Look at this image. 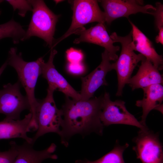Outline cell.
I'll return each mask as SVG.
<instances>
[{
    "mask_svg": "<svg viewBox=\"0 0 163 163\" xmlns=\"http://www.w3.org/2000/svg\"><path fill=\"white\" fill-rule=\"evenodd\" d=\"M3 0H0V4L3 2Z\"/></svg>",
    "mask_w": 163,
    "mask_h": 163,
    "instance_id": "cell-28",
    "label": "cell"
},
{
    "mask_svg": "<svg viewBox=\"0 0 163 163\" xmlns=\"http://www.w3.org/2000/svg\"><path fill=\"white\" fill-rule=\"evenodd\" d=\"M125 102L121 100L112 101L109 94L105 92L103 96V101L100 118L104 126L112 124H122L137 127L140 130L149 129L138 121L133 115L127 110Z\"/></svg>",
    "mask_w": 163,
    "mask_h": 163,
    "instance_id": "cell-7",
    "label": "cell"
},
{
    "mask_svg": "<svg viewBox=\"0 0 163 163\" xmlns=\"http://www.w3.org/2000/svg\"><path fill=\"white\" fill-rule=\"evenodd\" d=\"M72 4L73 14L71 26L63 35L54 41L51 49L86 24L95 22L104 24L105 22L104 12L101 10L97 1L75 0L73 1Z\"/></svg>",
    "mask_w": 163,
    "mask_h": 163,
    "instance_id": "cell-6",
    "label": "cell"
},
{
    "mask_svg": "<svg viewBox=\"0 0 163 163\" xmlns=\"http://www.w3.org/2000/svg\"><path fill=\"white\" fill-rule=\"evenodd\" d=\"M104 8L105 22L110 24L115 19L122 17L128 18L131 14L141 12L152 15V9L155 10L153 5H143V1L138 0H103L100 1Z\"/></svg>",
    "mask_w": 163,
    "mask_h": 163,
    "instance_id": "cell-10",
    "label": "cell"
},
{
    "mask_svg": "<svg viewBox=\"0 0 163 163\" xmlns=\"http://www.w3.org/2000/svg\"><path fill=\"white\" fill-rule=\"evenodd\" d=\"M67 60L70 63L81 62L83 58V55L81 50L72 48L66 51Z\"/></svg>",
    "mask_w": 163,
    "mask_h": 163,
    "instance_id": "cell-24",
    "label": "cell"
},
{
    "mask_svg": "<svg viewBox=\"0 0 163 163\" xmlns=\"http://www.w3.org/2000/svg\"><path fill=\"white\" fill-rule=\"evenodd\" d=\"M10 144L11 147L8 150L0 152V163H13L17 155L18 145L13 141Z\"/></svg>",
    "mask_w": 163,
    "mask_h": 163,
    "instance_id": "cell-22",
    "label": "cell"
},
{
    "mask_svg": "<svg viewBox=\"0 0 163 163\" xmlns=\"http://www.w3.org/2000/svg\"><path fill=\"white\" fill-rule=\"evenodd\" d=\"M116 144L113 149L99 159L94 161L88 159L78 160L76 163H125L123 154L125 150L128 147L129 145L126 143L121 145L117 142Z\"/></svg>",
    "mask_w": 163,
    "mask_h": 163,
    "instance_id": "cell-20",
    "label": "cell"
},
{
    "mask_svg": "<svg viewBox=\"0 0 163 163\" xmlns=\"http://www.w3.org/2000/svg\"><path fill=\"white\" fill-rule=\"evenodd\" d=\"M155 5V10L152 12V15L154 17L155 25L159 30L163 28V5L159 2H156Z\"/></svg>",
    "mask_w": 163,
    "mask_h": 163,
    "instance_id": "cell-23",
    "label": "cell"
},
{
    "mask_svg": "<svg viewBox=\"0 0 163 163\" xmlns=\"http://www.w3.org/2000/svg\"><path fill=\"white\" fill-rule=\"evenodd\" d=\"M26 31L20 24L12 18L8 22L0 24V40L5 38H11L14 44H18L20 41H23Z\"/></svg>",
    "mask_w": 163,
    "mask_h": 163,
    "instance_id": "cell-19",
    "label": "cell"
},
{
    "mask_svg": "<svg viewBox=\"0 0 163 163\" xmlns=\"http://www.w3.org/2000/svg\"><path fill=\"white\" fill-rule=\"evenodd\" d=\"M141 62L136 74L131 77L127 82L132 90L143 89L154 84H162V75L152 63L146 59Z\"/></svg>",
    "mask_w": 163,
    "mask_h": 163,
    "instance_id": "cell-16",
    "label": "cell"
},
{
    "mask_svg": "<svg viewBox=\"0 0 163 163\" xmlns=\"http://www.w3.org/2000/svg\"><path fill=\"white\" fill-rule=\"evenodd\" d=\"M66 69L69 73L75 75L82 74L85 71V68L81 62L79 63L69 62L67 65Z\"/></svg>",
    "mask_w": 163,
    "mask_h": 163,
    "instance_id": "cell-25",
    "label": "cell"
},
{
    "mask_svg": "<svg viewBox=\"0 0 163 163\" xmlns=\"http://www.w3.org/2000/svg\"><path fill=\"white\" fill-rule=\"evenodd\" d=\"M158 35L155 37V41L157 43H160L163 44V28L158 30Z\"/></svg>",
    "mask_w": 163,
    "mask_h": 163,
    "instance_id": "cell-26",
    "label": "cell"
},
{
    "mask_svg": "<svg viewBox=\"0 0 163 163\" xmlns=\"http://www.w3.org/2000/svg\"><path fill=\"white\" fill-rule=\"evenodd\" d=\"M103 101L102 96L85 101L66 97L61 109L64 118L59 135L63 145L67 147L70 138L76 134L84 136L94 132L102 135L104 126L100 116Z\"/></svg>",
    "mask_w": 163,
    "mask_h": 163,
    "instance_id": "cell-1",
    "label": "cell"
},
{
    "mask_svg": "<svg viewBox=\"0 0 163 163\" xmlns=\"http://www.w3.org/2000/svg\"><path fill=\"white\" fill-rule=\"evenodd\" d=\"M54 91L48 87L46 97L38 100L35 110L37 129L32 138L33 145L39 138L47 133L60 134L63 123V112L56 106L53 97Z\"/></svg>",
    "mask_w": 163,
    "mask_h": 163,
    "instance_id": "cell-5",
    "label": "cell"
},
{
    "mask_svg": "<svg viewBox=\"0 0 163 163\" xmlns=\"http://www.w3.org/2000/svg\"><path fill=\"white\" fill-rule=\"evenodd\" d=\"M32 117V114L30 112L25 115L22 120H15L5 118L0 121V139L21 138L32 144V138L28 137L27 134L31 130Z\"/></svg>",
    "mask_w": 163,
    "mask_h": 163,
    "instance_id": "cell-15",
    "label": "cell"
},
{
    "mask_svg": "<svg viewBox=\"0 0 163 163\" xmlns=\"http://www.w3.org/2000/svg\"><path fill=\"white\" fill-rule=\"evenodd\" d=\"M79 35L75 39V43L85 42L94 44L105 48L109 53L110 60L116 61L118 58L117 54L120 47L113 45V42L107 31L104 24L98 23L94 26L85 29L84 27L74 33Z\"/></svg>",
    "mask_w": 163,
    "mask_h": 163,
    "instance_id": "cell-11",
    "label": "cell"
},
{
    "mask_svg": "<svg viewBox=\"0 0 163 163\" xmlns=\"http://www.w3.org/2000/svg\"><path fill=\"white\" fill-rule=\"evenodd\" d=\"M144 97L142 100L136 101V105L141 107L142 114L140 123L147 126L146 119L148 114L152 110H156L163 113V87L162 84L152 85L142 89Z\"/></svg>",
    "mask_w": 163,
    "mask_h": 163,
    "instance_id": "cell-17",
    "label": "cell"
},
{
    "mask_svg": "<svg viewBox=\"0 0 163 163\" xmlns=\"http://www.w3.org/2000/svg\"><path fill=\"white\" fill-rule=\"evenodd\" d=\"M108 52L105 50L102 53L100 64L89 74L81 78V100H87L93 97L94 92L100 86L107 85L106 76L112 70Z\"/></svg>",
    "mask_w": 163,
    "mask_h": 163,
    "instance_id": "cell-12",
    "label": "cell"
},
{
    "mask_svg": "<svg viewBox=\"0 0 163 163\" xmlns=\"http://www.w3.org/2000/svg\"><path fill=\"white\" fill-rule=\"evenodd\" d=\"M33 145L26 141L21 145H18V154L13 163H42L47 158H57V156L53 154L56 148L54 143L40 151L35 150Z\"/></svg>",
    "mask_w": 163,
    "mask_h": 163,
    "instance_id": "cell-18",
    "label": "cell"
},
{
    "mask_svg": "<svg viewBox=\"0 0 163 163\" xmlns=\"http://www.w3.org/2000/svg\"><path fill=\"white\" fill-rule=\"evenodd\" d=\"M13 7L14 11L18 10V14L22 17L25 16L27 12L32 10V7L30 0H7Z\"/></svg>",
    "mask_w": 163,
    "mask_h": 163,
    "instance_id": "cell-21",
    "label": "cell"
},
{
    "mask_svg": "<svg viewBox=\"0 0 163 163\" xmlns=\"http://www.w3.org/2000/svg\"><path fill=\"white\" fill-rule=\"evenodd\" d=\"M129 21L132 27L131 45L133 50L140 53L159 71L162 69V56L157 53L148 38L133 23Z\"/></svg>",
    "mask_w": 163,
    "mask_h": 163,
    "instance_id": "cell-14",
    "label": "cell"
},
{
    "mask_svg": "<svg viewBox=\"0 0 163 163\" xmlns=\"http://www.w3.org/2000/svg\"><path fill=\"white\" fill-rule=\"evenodd\" d=\"M16 47H11L8 52L6 61L8 65L13 67L17 73L18 81L24 88L30 107L32 119L35 118V110L38 100L35 96V89L39 76L41 75L40 57L35 61L27 62L24 60L21 52L17 53Z\"/></svg>",
    "mask_w": 163,
    "mask_h": 163,
    "instance_id": "cell-2",
    "label": "cell"
},
{
    "mask_svg": "<svg viewBox=\"0 0 163 163\" xmlns=\"http://www.w3.org/2000/svg\"><path fill=\"white\" fill-rule=\"evenodd\" d=\"M57 51L52 49L48 61L45 62L43 59L41 62V75L47 81L48 87L55 91L64 93L66 97H71L72 99L81 100L80 93L76 91L68 82L65 78L56 70L53 62Z\"/></svg>",
    "mask_w": 163,
    "mask_h": 163,
    "instance_id": "cell-13",
    "label": "cell"
},
{
    "mask_svg": "<svg viewBox=\"0 0 163 163\" xmlns=\"http://www.w3.org/2000/svg\"><path fill=\"white\" fill-rule=\"evenodd\" d=\"M21 86L18 81L14 84L9 83L4 85L0 90V113L5 114V119L19 120L23 111L30 110L27 97L21 92Z\"/></svg>",
    "mask_w": 163,
    "mask_h": 163,
    "instance_id": "cell-8",
    "label": "cell"
},
{
    "mask_svg": "<svg viewBox=\"0 0 163 163\" xmlns=\"http://www.w3.org/2000/svg\"><path fill=\"white\" fill-rule=\"evenodd\" d=\"M7 65V62L6 61L0 68V76Z\"/></svg>",
    "mask_w": 163,
    "mask_h": 163,
    "instance_id": "cell-27",
    "label": "cell"
},
{
    "mask_svg": "<svg viewBox=\"0 0 163 163\" xmlns=\"http://www.w3.org/2000/svg\"><path fill=\"white\" fill-rule=\"evenodd\" d=\"M110 37L114 43L119 42L121 45L119 56L115 62L112 63V70H115L117 77L118 88L116 96H120L122 95L123 89L138 63L146 58L140 53L136 54L133 49L131 30L124 37L118 36L115 32Z\"/></svg>",
    "mask_w": 163,
    "mask_h": 163,
    "instance_id": "cell-4",
    "label": "cell"
},
{
    "mask_svg": "<svg viewBox=\"0 0 163 163\" xmlns=\"http://www.w3.org/2000/svg\"><path fill=\"white\" fill-rule=\"evenodd\" d=\"M133 141V149L142 163H163V146L158 133L140 129Z\"/></svg>",
    "mask_w": 163,
    "mask_h": 163,
    "instance_id": "cell-9",
    "label": "cell"
},
{
    "mask_svg": "<svg viewBox=\"0 0 163 163\" xmlns=\"http://www.w3.org/2000/svg\"><path fill=\"white\" fill-rule=\"evenodd\" d=\"M32 14L28 28L23 41L32 36L43 40L51 48L54 41L53 36L59 16L54 13L41 0H30Z\"/></svg>",
    "mask_w": 163,
    "mask_h": 163,
    "instance_id": "cell-3",
    "label": "cell"
}]
</instances>
